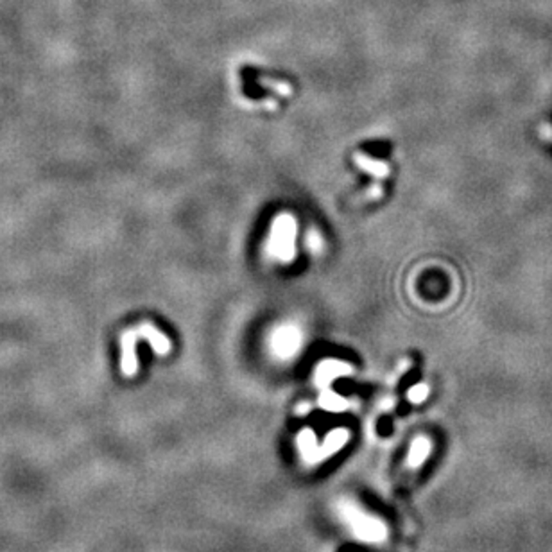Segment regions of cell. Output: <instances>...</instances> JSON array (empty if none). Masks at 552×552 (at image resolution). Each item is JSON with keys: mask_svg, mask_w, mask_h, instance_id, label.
Listing matches in <instances>:
<instances>
[{"mask_svg": "<svg viewBox=\"0 0 552 552\" xmlns=\"http://www.w3.org/2000/svg\"><path fill=\"white\" fill-rule=\"evenodd\" d=\"M339 518L350 527L354 536L357 540L366 541V543H382L387 540V526L379 518L364 509L359 508L357 504L350 501H342L337 506Z\"/></svg>", "mask_w": 552, "mask_h": 552, "instance_id": "cell-1", "label": "cell"}, {"mask_svg": "<svg viewBox=\"0 0 552 552\" xmlns=\"http://www.w3.org/2000/svg\"><path fill=\"white\" fill-rule=\"evenodd\" d=\"M295 239H296V223L291 215L284 214L276 218L272 223L271 237H269L267 250L269 253L280 262H292L295 258Z\"/></svg>", "mask_w": 552, "mask_h": 552, "instance_id": "cell-2", "label": "cell"}, {"mask_svg": "<svg viewBox=\"0 0 552 552\" xmlns=\"http://www.w3.org/2000/svg\"><path fill=\"white\" fill-rule=\"evenodd\" d=\"M300 342H302V337L295 327L278 328L272 335V350L278 357L289 359L300 350Z\"/></svg>", "mask_w": 552, "mask_h": 552, "instance_id": "cell-3", "label": "cell"}, {"mask_svg": "<svg viewBox=\"0 0 552 552\" xmlns=\"http://www.w3.org/2000/svg\"><path fill=\"white\" fill-rule=\"evenodd\" d=\"M350 373L352 368L348 364H344V362L341 361H335V359H327V361H323L316 368V384L321 389H327L335 379L350 375Z\"/></svg>", "mask_w": 552, "mask_h": 552, "instance_id": "cell-4", "label": "cell"}, {"mask_svg": "<svg viewBox=\"0 0 552 552\" xmlns=\"http://www.w3.org/2000/svg\"><path fill=\"white\" fill-rule=\"evenodd\" d=\"M350 439V431L348 429H334L327 434L324 441L320 445V454H317V464L323 463L324 459L337 454L342 446L347 445Z\"/></svg>", "mask_w": 552, "mask_h": 552, "instance_id": "cell-5", "label": "cell"}, {"mask_svg": "<svg viewBox=\"0 0 552 552\" xmlns=\"http://www.w3.org/2000/svg\"><path fill=\"white\" fill-rule=\"evenodd\" d=\"M296 445H298V452L302 456L303 463H307L309 466L317 464V454H320V443H317L316 434L312 432V429H303L302 432L296 438Z\"/></svg>", "mask_w": 552, "mask_h": 552, "instance_id": "cell-6", "label": "cell"}, {"mask_svg": "<svg viewBox=\"0 0 552 552\" xmlns=\"http://www.w3.org/2000/svg\"><path fill=\"white\" fill-rule=\"evenodd\" d=\"M432 452V441L427 436H420V438H414L411 443V449H409L407 456V466L411 470H418L421 464L427 461V457Z\"/></svg>", "mask_w": 552, "mask_h": 552, "instance_id": "cell-7", "label": "cell"}, {"mask_svg": "<svg viewBox=\"0 0 552 552\" xmlns=\"http://www.w3.org/2000/svg\"><path fill=\"white\" fill-rule=\"evenodd\" d=\"M135 332L138 337H142V339H145V341L151 342L153 350H155L158 355L169 354L170 341L162 334V332L156 330L153 324H142V327L135 328Z\"/></svg>", "mask_w": 552, "mask_h": 552, "instance_id": "cell-8", "label": "cell"}, {"mask_svg": "<svg viewBox=\"0 0 552 552\" xmlns=\"http://www.w3.org/2000/svg\"><path fill=\"white\" fill-rule=\"evenodd\" d=\"M320 407H323L324 411H330V412H339V411H344V409L348 407V402L344 400V398L337 397L335 393H332L330 389H323V393H321L320 397Z\"/></svg>", "mask_w": 552, "mask_h": 552, "instance_id": "cell-9", "label": "cell"}, {"mask_svg": "<svg viewBox=\"0 0 552 552\" xmlns=\"http://www.w3.org/2000/svg\"><path fill=\"white\" fill-rule=\"evenodd\" d=\"M355 162H357L359 167H362V169L368 170V173H372L373 176L384 178L387 174V165H386V163L377 162V160H369L368 156L357 155V156H355Z\"/></svg>", "mask_w": 552, "mask_h": 552, "instance_id": "cell-10", "label": "cell"}, {"mask_svg": "<svg viewBox=\"0 0 552 552\" xmlns=\"http://www.w3.org/2000/svg\"><path fill=\"white\" fill-rule=\"evenodd\" d=\"M427 397H429L427 384H416V386H412L407 393V398L412 402V404H421Z\"/></svg>", "mask_w": 552, "mask_h": 552, "instance_id": "cell-11", "label": "cell"}, {"mask_svg": "<svg viewBox=\"0 0 552 552\" xmlns=\"http://www.w3.org/2000/svg\"><path fill=\"white\" fill-rule=\"evenodd\" d=\"M320 246H321V240L317 239L316 233H310V247H312V250H317Z\"/></svg>", "mask_w": 552, "mask_h": 552, "instance_id": "cell-12", "label": "cell"}, {"mask_svg": "<svg viewBox=\"0 0 552 552\" xmlns=\"http://www.w3.org/2000/svg\"><path fill=\"white\" fill-rule=\"evenodd\" d=\"M310 411V405L309 404H303L302 405V407H298V412H300V414H303V412H309Z\"/></svg>", "mask_w": 552, "mask_h": 552, "instance_id": "cell-13", "label": "cell"}]
</instances>
